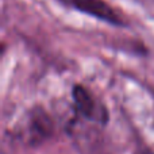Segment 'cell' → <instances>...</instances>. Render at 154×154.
I'll use <instances>...</instances> for the list:
<instances>
[{"label": "cell", "instance_id": "6da1fadb", "mask_svg": "<svg viewBox=\"0 0 154 154\" xmlns=\"http://www.w3.org/2000/svg\"><path fill=\"white\" fill-rule=\"evenodd\" d=\"M54 122L41 107H34L26 114L19 125V138L29 146H39L53 137Z\"/></svg>", "mask_w": 154, "mask_h": 154}, {"label": "cell", "instance_id": "7a4b0ae2", "mask_svg": "<svg viewBox=\"0 0 154 154\" xmlns=\"http://www.w3.org/2000/svg\"><path fill=\"white\" fill-rule=\"evenodd\" d=\"M72 97L75 101L76 111L82 119L96 125L104 126L108 122V111L106 106L82 85H75L72 89Z\"/></svg>", "mask_w": 154, "mask_h": 154}, {"label": "cell", "instance_id": "3957f363", "mask_svg": "<svg viewBox=\"0 0 154 154\" xmlns=\"http://www.w3.org/2000/svg\"><path fill=\"white\" fill-rule=\"evenodd\" d=\"M60 2L66 4L68 7H72L80 12H84L114 26L127 24L125 15L104 0H60Z\"/></svg>", "mask_w": 154, "mask_h": 154}, {"label": "cell", "instance_id": "277c9868", "mask_svg": "<svg viewBox=\"0 0 154 154\" xmlns=\"http://www.w3.org/2000/svg\"><path fill=\"white\" fill-rule=\"evenodd\" d=\"M137 154H154V152L152 149H149V147H139Z\"/></svg>", "mask_w": 154, "mask_h": 154}]
</instances>
